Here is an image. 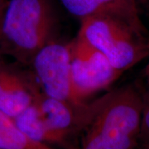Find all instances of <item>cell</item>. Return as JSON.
Segmentation results:
<instances>
[{"label": "cell", "instance_id": "cell-7", "mask_svg": "<svg viewBox=\"0 0 149 149\" xmlns=\"http://www.w3.org/2000/svg\"><path fill=\"white\" fill-rule=\"evenodd\" d=\"M65 10L82 19L94 15H109L121 20L146 38L147 30L140 18L137 0H59Z\"/></svg>", "mask_w": 149, "mask_h": 149}, {"label": "cell", "instance_id": "cell-8", "mask_svg": "<svg viewBox=\"0 0 149 149\" xmlns=\"http://www.w3.org/2000/svg\"><path fill=\"white\" fill-rule=\"evenodd\" d=\"M83 104H74L43 93L32 103L46 128L48 140L60 139L74 126H77L80 106Z\"/></svg>", "mask_w": 149, "mask_h": 149}, {"label": "cell", "instance_id": "cell-6", "mask_svg": "<svg viewBox=\"0 0 149 149\" xmlns=\"http://www.w3.org/2000/svg\"><path fill=\"white\" fill-rule=\"evenodd\" d=\"M5 61L0 56V111L16 118L42 92L32 70Z\"/></svg>", "mask_w": 149, "mask_h": 149}, {"label": "cell", "instance_id": "cell-12", "mask_svg": "<svg viewBox=\"0 0 149 149\" xmlns=\"http://www.w3.org/2000/svg\"><path fill=\"white\" fill-rule=\"evenodd\" d=\"M147 58H148V62L147 65L144 68V76L146 78L147 80V83L149 85V42L148 44V56H147Z\"/></svg>", "mask_w": 149, "mask_h": 149}, {"label": "cell", "instance_id": "cell-9", "mask_svg": "<svg viewBox=\"0 0 149 149\" xmlns=\"http://www.w3.org/2000/svg\"><path fill=\"white\" fill-rule=\"evenodd\" d=\"M0 149H49L29 139L17 126L13 118L0 111Z\"/></svg>", "mask_w": 149, "mask_h": 149}, {"label": "cell", "instance_id": "cell-1", "mask_svg": "<svg viewBox=\"0 0 149 149\" xmlns=\"http://www.w3.org/2000/svg\"><path fill=\"white\" fill-rule=\"evenodd\" d=\"M142 110L143 95L133 85L118 87L84 103L77 125L87 129L82 149H135Z\"/></svg>", "mask_w": 149, "mask_h": 149}, {"label": "cell", "instance_id": "cell-14", "mask_svg": "<svg viewBox=\"0 0 149 149\" xmlns=\"http://www.w3.org/2000/svg\"><path fill=\"white\" fill-rule=\"evenodd\" d=\"M148 0H137L138 3H146Z\"/></svg>", "mask_w": 149, "mask_h": 149}, {"label": "cell", "instance_id": "cell-3", "mask_svg": "<svg viewBox=\"0 0 149 149\" xmlns=\"http://www.w3.org/2000/svg\"><path fill=\"white\" fill-rule=\"evenodd\" d=\"M80 21L77 35L103 54L118 71L123 73L147 58V38L121 20L109 15H94Z\"/></svg>", "mask_w": 149, "mask_h": 149}, {"label": "cell", "instance_id": "cell-5", "mask_svg": "<svg viewBox=\"0 0 149 149\" xmlns=\"http://www.w3.org/2000/svg\"><path fill=\"white\" fill-rule=\"evenodd\" d=\"M44 95L77 104L71 77L70 44L54 40L41 49L29 65Z\"/></svg>", "mask_w": 149, "mask_h": 149}, {"label": "cell", "instance_id": "cell-10", "mask_svg": "<svg viewBox=\"0 0 149 149\" xmlns=\"http://www.w3.org/2000/svg\"><path fill=\"white\" fill-rule=\"evenodd\" d=\"M13 119L17 126L29 139L38 143L48 140L46 128L32 104Z\"/></svg>", "mask_w": 149, "mask_h": 149}, {"label": "cell", "instance_id": "cell-11", "mask_svg": "<svg viewBox=\"0 0 149 149\" xmlns=\"http://www.w3.org/2000/svg\"><path fill=\"white\" fill-rule=\"evenodd\" d=\"M139 144L141 149H149V85L148 89L143 95L142 121Z\"/></svg>", "mask_w": 149, "mask_h": 149}, {"label": "cell", "instance_id": "cell-13", "mask_svg": "<svg viewBox=\"0 0 149 149\" xmlns=\"http://www.w3.org/2000/svg\"><path fill=\"white\" fill-rule=\"evenodd\" d=\"M7 3H8V0H0V20H1V17H2Z\"/></svg>", "mask_w": 149, "mask_h": 149}, {"label": "cell", "instance_id": "cell-4", "mask_svg": "<svg viewBox=\"0 0 149 149\" xmlns=\"http://www.w3.org/2000/svg\"><path fill=\"white\" fill-rule=\"evenodd\" d=\"M70 44L74 100L83 104L90 96L108 89L123 73L79 35Z\"/></svg>", "mask_w": 149, "mask_h": 149}, {"label": "cell", "instance_id": "cell-2", "mask_svg": "<svg viewBox=\"0 0 149 149\" xmlns=\"http://www.w3.org/2000/svg\"><path fill=\"white\" fill-rule=\"evenodd\" d=\"M56 15L49 0H8L0 20V56L29 66L55 39Z\"/></svg>", "mask_w": 149, "mask_h": 149}]
</instances>
